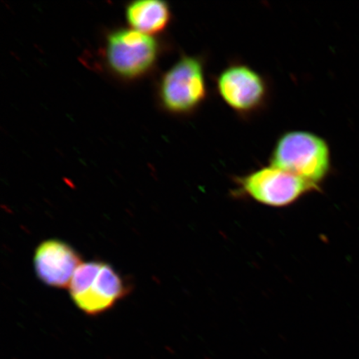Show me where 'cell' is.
Listing matches in <instances>:
<instances>
[{
  "mask_svg": "<svg viewBox=\"0 0 359 359\" xmlns=\"http://www.w3.org/2000/svg\"><path fill=\"white\" fill-rule=\"evenodd\" d=\"M69 289L76 306L91 316L109 311L130 292L127 281L114 267L97 260L80 264Z\"/></svg>",
  "mask_w": 359,
  "mask_h": 359,
  "instance_id": "obj_2",
  "label": "cell"
},
{
  "mask_svg": "<svg viewBox=\"0 0 359 359\" xmlns=\"http://www.w3.org/2000/svg\"><path fill=\"white\" fill-rule=\"evenodd\" d=\"M205 67L201 57L182 55L161 76L158 96L165 111L187 116L200 109L209 96Z\"/></svg>",
  "mask_w": 359,
  "mask_h": 359,
  "instance_id": "obj_3",
  "label": "cell"
},
{
  "mask_svg": "<svg viewBox=\"0 0 359 359\" xmlns=\"http://www.w3.org/2000/svg\"><path fill=\"white\" fill-rule=\"evenodd\" d=\"M82 258L73 247L60 240L44 241L35 250L36 275L43 284L56 289L69 288Z\"/></svg>",
  "mask_w": 359,
  "mask_h": 359,
  "instance_id": "obj_7",
  "label": "cell"
},
{
  "mask_svg": "<svg viewBox=\"0 0 359 359\" xmlns=\"http://www.w3.org/2000/svg\"><path fill=\"white\" fill-rule=\"evenodd\" d=\"M215 90L229 109L245 118L262 111L269 97L266 79L242 62H233L222 70L215 79Z\"/></svg>",
  "mask_w": 359,
  "mask_h": 359,
  "instance_id": "obj_5",
  "label": "cell"
},
{
  "mask_svg": "<svg viewBox=\"0 0 359 359\" xmlns=\"http://www.w3.org/2000/svg\"><path fill=\"white\" fill-rule=\"evenodd\" d=\"M126 18L131 29L151 35L167 29L172 20V11L164 1L141 0L128 4Z\"/></svg>",
  "mask_w": 359,
  "mask_h": 359,
  "instance_id": "obj_8",
  "label": "cell"
},
{
  "mask_svg": "<svg viewBox=\"0 0 359 359\" xmlns=\"http://www.w3.org/2000/svg\"><path fill=\"white\" fill-rule=\"evenodd\" d=\"M269 163L320 187L331 168L330 148L325 139L316 133L292 130L277 139Z\"/></svg>",
  "mask_w": 359,
  "mask_h": 359,
  "instance_id": "obj_1",
  "label": "cell"
},
{
  "mask_svg": "<svg viewBox=\"0 0 359 359\" xmlns=\"http://www.w3.org/2000/svg\"><path fill=\"white\" fill-rule=\"evenodd\" d=\"M238 191L259 203L285 208L318 187L280 168L269 165L236 179Z\"/></svg>",
  "mask_w": 359,
  "mask_h": 359,
  "instance_id": "obj_6",
  "label": "cell"
},
{
  "mask_svg": "<svg viewBox=\"0 0 359 359\" xmlns=\"http://www.w3.org/2000/svg\"><path fill=\"white\" fill-rule=\"evenodd\" d=\"M159 45L154 38L133 29H121L107 35L105 60L112 73L133 80L154 69L159 56Z\"/></svg>",
  "mask_w": 359,
  "mask_h": 359,
  "instance_id": "obj_4",
  "label": "cell"
}]
</instances>
